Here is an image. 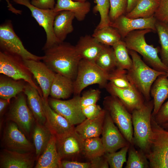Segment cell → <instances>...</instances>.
<instances>
[{
    "label": "cell",
    "mask_w": 168,
    "mask_h": 168,
    "mask_svg": "<svg viewBox=\"0 0 168 168\" xmlns=\"http://www.w3.org/2000/svg\"><path fill=\"white\" fill-rule=\"evenodd\" d=\"M109 81L119 88H127L132 86L127 76V70L117 68L109 74Z\"/></svg>",
    "instance_id": "40"
},
{
    "label": "cell",
    "mask_w": 168,
    "mask_h": 168,
    "mask_svg": "<svg viewBox=\"0 0 168 168\" xmlns=\"http://www.w3.org/2000/svg\"><path fill=\"white\" fill-rule=\"evenodd\" d=\"M73 93V81L61 74L56 73L50 88L49 95L51 98L66 99Z\"/></svg>",
    "instance_id": "27"
},
{
    "label": "cell",
    "mask_w": 168,
    "mask_h": 168,
    "mask_svg": "<svg viewBox=\"0 0 168 168\" xmlns=\"http://www.w3.org/2000/svg\"><path fill=\"white\" fill-rule=\"evenodd\" d=\"M24 92L26 96L28 105L35 122L45 125L46 119L42 102V96L36 88L28 83L26 84Z\"/></svg>",
    "instance_id": "22"
},
{
    "label": "cell",
    "mask_w": 168,
    "mask_h": 168,
    "mask_svg": "<svg viewBox=\"0 0 168 168\" xmlns=\"http://www.w3.org/2000/svg\"><path fill=\"white\" fill-rule=\"evenodd\" d=\"M15 3L27 7L31 15L38 24L44 29L46 34V43L42 48L44 51L60 42L55 36L53 30V23L58 12L53 9H41L31 4L30 0H12Z\"/></svg>",
    "instance_id": "10"
},
{
    "label": "cell",
    "mask_w": 168,
    "mask_h": 168,
    "mask_svg": "<svg viewBox=\"0 0 168 168\" xmlns=\"http://www.w3.org/2000/svg\"><path fill=\"white\" fill-rule=\"evenodd\" d=\"M10 103V100L0 98V114L2 115L6 107Z\"/></svg>",
    "instance_id": "49"
},
{
    "label": "cell",
    "mask_w": 168,
    "mask_h": 168,
    "mask_svg": "<svg viewBox=\"0 0 168 168\" xmlns=\"http://www.w3.org/2000/svg\"><path fill=\"white\" fill-rule=\"evenodd\" d=\"M42 98L46 119L45 125L52 134L57 138L73 132L74 125L52 109L43 96Z\"/></svg>",
    "instance_id": "18"
},
{
    "label": "cell",
    "mask_w": 168,
    "mask_h": 168,
    "mask_svg": "<svg viewBox=\"0 0 168 168\" xmlns=\"http://www.w3.org/2000/svg\"><path fill=\"white\" fill-rule=\"evenodd\" d=\"M80 95L74 96L67 100H62L52 98H48L50 107L56 112L75 125L83 122L86 118L84 115L80 104Z\"/></svg>",
    "instance_id": "13"
},
{
    "label": "cell",
    "mask_w": 168,
    "mask_h": 168,
    "mask_svg": "<svg viewBox=\"0 0 168 168\" xmlns=\"http://www.w3.org/2000/svg\"><path fill=\"white\" fill-rule=\"evenodd\" d=\"M156 20L154 16L148 18H129L122 15L111 22L110 26L116 29L124 38L130 32L138 30L149 29L156 31Z\"/></svg>",
    "instance_id": "17"
},
{
    "label": "cell",
    "mask_w": 168,
    "mask_h": 168,
    "mask_svg": "<svg viewBox=\"0 0 168 168\" xmlns=\"http://www.w3.org/2000/svg\"><path fill=\"white\" fill-rule=\"evenodd\" d=\"M154 107L153 100L146 101L140 108L131 113L133 144L144 153L148 145L151 132V119Z\"/></svg>",
    "instance_id": "5"
},
{
    "label": "cell",
    "mask_w": 168,
    "mask_h": 168,
    "mask_svg": "<svg viewBox=\"0 0 168 168\" xmlns=\"http://www.w3.org/2000/svg\"><path fill=\"white\" fill-rule=\"evenodd\" d=\"M105 111L101 139L105 153L112 152L129 145L130 143L115 125L108 112Z\"/></svg>",
    "instance_id": "14"
},
{
    "label": "cell",
    "mask_w": 168,
    "mask_h": 168,
    "mask_svg": "<svg viewBox=\"0 0 168 168\" xmlns=\"http://www.w3.org/2000/svg\"><path fill=\"white\" fill-rule=\"evenodd\" d=\"M74 18V13L67 10L58 12L56 16L53 30L55 36L60 42H63L67 35L73 31L72 22Z\"/></svg>",
    "instance_id": "24"
},
{
    "label": "cell",
    "mask_w": 168,
    "mask_h": 168,
    "mask_svg": "<svg viewBox=\"0 0 168 168\" xmlns=\"http://www.w3.org/2000/svg\"><path fill=\"white\" fill-rule=\"evenodd\" d=\"M0 47L1 51L19 56L23 59L42 60L43 56L34 55L24 47L14 31L10 21L0 26Z\"/></svg>",
    "instance_id": "9"
},
{
    "label": "cell",
    "mask_w": 168,
    "mask_h": 168,
    "mask_svg": "<svg viewBox=\"0 0 168 168\" xmlns=\"http://www.w3.org/2000/svg\"><path fill=\"white\" fill-rule=\"evenodd\" d=\"M75 1H84L86 0H73ZM96 5L94 10L99 12L100 16V21L96 28H101L110 26L111 21L109 17L110 7V0H95Z\"/></svg>",
    "instance_id": "38"
},
{
    "label": "cell",
    "mask_w": 168,
    "mask_h": 168,
    "mask_svg": "<svg viewBox=\"0 0 168 168\" xmlns=\"http://www.w3.org/2000/svg\"><path fill=\"white\" fill-rule=\"evenodd\" d=\"M160 0H138L135 6L125 16L129 18H148L154 16Z\"/></svg>",
    "instance_id": "31"
},
{
    "label": "cell",
    "mask_w": 168,
    "mask_h": 168,
    "mask_svg": "<svg viewBox=\"0 0 168 168\" xmlns=\"http://www.w3.org/2000/svg\"><path fill=\"white\" fill-rule=\"evenodd\" d=\"M52 135L50 130L45 125L36 122L33 128L32 138L35 155L37 159L46 148Z\"/></svg>",
    "instance_id": "29"
},
{
    "label": "cell",
    "mask_w": 168,
    "mask_h": 168,
    "mask_svg": "<svg viewBox=\"0 0 168 168\" xmlns=\"http://www.w3.org/2000/svg\"><path fill=\"white\" fill-rule=\"evenodd\" d=\"M133 61L131 68L127 70L128 79L132 86L144 96L146 101L151 99L150 89L157 77L166 72L156 70L148 66L136 52L128 50Z\"/></svg>",
    "instance_id": "2"
},
{
    "label": "cell",
    "mask_w": 168,
    "mask_h": 168,
    "mask_svg": "<svg viewBox=\"0 0 168 168\" xmlns=\"http://www.w3.org/2000/svg\"><path fill=\"white\" fill-rule=\"evenodd\" d=\"M35 159L33 152L21 153L4 149L0 153V168H32Z\"/></svg>",
    "instance_id": "19"
},
{
    "label": "cell",
    "mask_w": 168,
    "mask_h": 168,
    "mask_svg": "<svg viewBox=\"0 0 168 168\" xmlns=\"http://www.w3.org/2000/svg\"><path fill=\"white\" fill-rule=\"evenodd\" d=\"M109 17L111 22L126 13L127 0H110Z\"/></svg>",
    "instance_id": "41"
},
{
    "label": "cell",
    "mask_w": 168,
    "mask_h": 168,
    "mask_svg": "<svg viewBox=\"0 0 168 168\" xmlns=\"http://www.w3.org/2000/svg\"><path fill=\"white\" fill-rule=\"evenodd\" d=\"M44 52L42 60L44 63L56 73L74 81L81 59L75 46L62 42L53 45Z\"/></svg>",
    "instance_id": "1"
},
{
    "label": "cell",
    "mask_w": 168,
    "mask_h": 168,
    "mask_svg": "<svg viewBox=\"0 0 168 168\" xmlns=\"http://www.w3.org/2000/svg\"><path fill=\"white\" fill-rule=\"evenodd\" d=\"M0 73L16 80H24L36 88L42 95V91L33 79L32 74L20 57L1 51Z\"/></svg>",
    "instance_id": "8"
},
{
    "label": "cell",
    "mask_w": 168,
    "mask_h": 168,
    "mask_svg": "<svg viewBox=\"0 0 168 168\" xmlns=\"http://www.w3.org/2000/svg\"><path fill=\"white\" fill-rule=\"evenodd\" d=\"M166 75L168 77V70L166 72Z\"/></svg>",
    "instance_id": "53"
},
{
    "label": "cell",
    "mask_w": 168,
    "mask_h": 168,
    "mask_svg": "<svg viewBox=\"0 0 168 168\" xmlns=\"http://www.w3.org/2000/svg\"><path fill=\"white\" fill-rule=\"evenodd\" d=\"M127 6L126 13L130 12L134 7L138 0H127Z\"/></svg>",
    "instance_id": "50"
},
{
    "label": "cell",
    "mask_w": 168,
    "mask_h": 168,
    "mask_svg": "<svg viewBox=\"0 0 168 168\" xmlns=\"http://www.w3.org/2000/svg\"><path fill=\"white\" fill-rule=\"evenodd\" d=\"M105 113L104 109L97 117L92 119L86 118L75 128V133L83 140L99 137L101 134Z\"/></svg>",
    "instance_id": "21"
},
{
    "label": "cell",
    "mask_w": 168,
    "mask_h": 168,
    "mask_svg": "<svg viewBox=\"0 0 168 168\" xmlns=\"http://www.w3.org/2000/svg\"><path fill=\"white\" fill-rule=\"evenodd\" d=\"M105 88L111 95L118 98L131 114L141 108L146 100L142 94L132 86L127 88H119L108 83Z\"/></svg>",
    "instance_id": "16"
},
{
    "label": "cell",
    "mask_w": 168,
    "mask_h": 168,
    "mask_svg": "<svg viewBox=\"0 0 168 168\" xmlns=\"http://www.w3.org/2000/svg\"><path fill=\"white\" fill-rule=\"evenodd\" d=\"M82 109V112L86 118L90 119L97 117L104 110L96 104L88 105Z\"/></svg>",
    "instance_id": "44"
},
{
    "label": "cell",
    "mask_w": 168,
    "mask_h": 168,
    "mask_svg": "<svg viewBox=\"0 0 168 168\" xmlns=\"http://www.w3.org/2000/svg\"><path fill=\"white\" fill-rule=\"evenodd\" d=\"M95 62L101 69L109 73L117 68L116 60L112 47L104 45Z\"/></svg>",
    "instance_id": "33"
},
{
    "label": "cell",
    "mask_w": 168,
    "mask_h": 168,
    "mask_svg": "<svg viewBox=\"0 0 168 168\" xmlns=\"http://www.w3.org/2000/svg\"><path fill=\"white\" fill-rule=\"evenodd\" d=\"M25 65L39 84L44 100L48 101L51 85L56 73L43 62L23 59Z\"/></svg>",
    "instance_id": "15"
},
{
    "label": "cell",
    "mask_w": 168,
    "mask_h": 168,
    "mask_svg": "<svg viewBox=\"0 0 168 168\" xmlns=\"http://www.w3.org/2000/svg\"><path fill=\"white\" fill-rule=\"evenodd\" d=\"M155 27L161 45V59L168 68V24L156 20Z\"/></svg>",
    "instance_id": "37"
},
{
    "label": "cell",
    "mask_w": 168,
    "mask_h": 168,
    "mask_svg": "<svg viewBox=\"0 0 168 168\" xmlns=\"http://www.w3.org/2000/svg\"><path fill=\"white\" fill-rule=\"evenodd\" d=\"M128 157L125 168H149V162L145 153L137 149L133 144H130L128 151Z\"/></svg>",
    "instance_id": "36"
},
{
    "label": "cell",
    "mask_w": 168,
    "mask_h": 168,
    "mask_svg": "<svg viewBox=\"0 0 168 168\" xmlns=\"http://www.w3.org/2000/svg\"><path fill=\"white\" fill-rule=\"evenodd\" d=\"M152 31L149 29L132 31L124 38V41L128 50L134 51L141 55L150 67L157 71L166 72L168 68L158 55L160 49L149 44L146 42L145 35Z\"/></svg>",
    "instance_id": "4"
},
{
    "label": "cell",
    "mask_w": 168,
    "mask_h": 168,
    "mask_svg": "<svg viewBox=\"0 0 168 168\" xmlns=\"http://www.w3.org/2000/svg\"><path fill=\"white\" fill-rule=\"evenodd\" d=\"M61 168H91L90 162H80L77 161L62 160Z\"/></svg>",
    "instance_id": "46"
},
{
    "label": "cell",
    "mask_w": 168,
    "mask_h": 168,
    "mask_svg": "<svg viewBox=\"0 0 168 168\" xmlns=\"http://www.w3.org/2000/svg\"><path fill=\"white\" fill-rule=\"evenodd\" d=\"M36 0H31V1H35Z\"/></svg>",
    "instance_id": "54"
},
{
    "label": "cell",
    "mask_w": 168,
    "mask_h": 168,
    "mask_svg": "<svg viewBox=\"0 0 168 168\" xmlns=\"http://www.w3.org/2000/svg\"><path fill=\"white\" fill-rule=\"evenodd\" d=\"M105 153L101 138L98 137L83 140L82 154L89 160L103 155Z\"/></svg>",
    "instance_id": "35"
},
{
    "label": "cell",
    "mask_w": 168,
    "mask_h": 168,
    "mask_svg": "<svg viewBox=\"0 0 168 168\" xmlns=\"http://www.w3.org/2000/svg\"><path fill=\"white\" fill-rule=\"evenodd\" d=\"M154 16L157 21L168 24V0H160Z\"/></svg>",
    "instance_id": "43"
},
{
    "label": "cell",
    "mask_w": 168,
    "mask_h": 168,
    "mask_svg": "<svg viewBox=\"0 0 168 168\" xmlns=\"http://www.w3.org/2000/svg\"><path fill=\"white\" fill-rule=\"evenodd\" d=\"M104 45L92 36L86 35L81 36L75 46L81 59L95 62Z\"/></svg>",
    "instance_id": "23"
},
{
    "label": "cell",
    "mask_w": 168,
    "mask_h": 168,
    "mask_svg": "<svg viewBox=\"0 0 168 168\" xmlns=\"http://www.w3.org/2000/svg\"><path fill=\"white\" fill-rule=\"evenodd\" d=\"M16 123L9 120L4 128L2 138L5 149L21 153L34 152V145Z\"/></svg>",
    "instance_id": "12"
},
{
    "label": "cell",
    "mask_w": 168,
    "mask_h": 168,
    "mask_svg": "<svg viewBox=\"0 0 168 168\" xmlns=\"http://www.w3.org/2000/svg\"><path fill=\"white\" fill-rule=\"evenodd\" d=\"M129 145L122 148L117 152L105 153L104 155L110 168H122L124 163L127 161L126 155Z\"/></svg>",
    "instance_id": "39"
},
{
    "label": "cell",
    "mask_w": 168,
    "mask_h": 168,
    "mask_svg": "<svg viewBox=\"0 0 168 168\" xmlns=\"http://www.w3.org/2000/svg\"><path fill=\"white\" fill-rule=\"evenodd\" d=\"M22 92L15 98L7 114V119L16 123L21 130L29 136L35 121Z\"/></svg>",
    "instance_id": "11"
},
{
    "label": "cell",
    "mask_w": 168,
    "mask_h": 168,
    "mask_svg": "<svg viewBox=\"0 0 168 168\" xmlns=\"http://www.w3.org/2000/svg\"><path fill=\"white\" fill-rule=\"evenodd\" d=\"M91 168H108L109 166L104 154L90 160Z\"/></svg>",
    "instance_id": "47"
},
{
    "label": "cell",
    "mask_w": 168,
    "mask_h": 168,
    "mask_svg": "<svg viewBox=\"0 0 168 168\" xmlns=\"http://www.w3.org/2000/svg\"><path fill=\"white\" fill-rule=\"evenodd\" d=\"M62 159L56 146V138L52 135L46 148L38 159L35 168H61Z\"/></svg>",
    "instance_id": "25"
},
{
    "label": "cell",
    "mask_w": 168,
    "mask_h": 168,
    "mask_svg": "<svg viewBox=\"0 0 168 168\" xmlns=\"http://www.w3.org/2000/svg\"><path fill=\"white\" fill-rule=\"evenodd\" d=\"M23 80H16L7 76H0V98L10 100L24 91L26 84Z\"/></svg>",
    "instance_id": "30"
},
{
    "label": "cell",
    "mask_w": 168,
    "mask_h": 168,
    "mask_svg": "<svg viewBox=\"0 0 168 168\" xmlns=\"http://www.w3.org/2000/svg\"><path fill=\"white\" fill-rule=\"evenodd\" d=\"M153 116L156 122L160 125L168 122V100L162 104L157 114Z\"/></svg>",
    "instance_id": "45"
},
{
    "label": "cell",
    "mask_w": 168,
    "mask_h": 168,
    "mask_svg": "<svg viewBox=\"0 0 168 168\" xmlns=\"http://www.w3.org/2000/svg\"><path fill=\"white\" fill-rule=\"evenodd\" d=\"M150 93L154 104L152 115L155 116L168 98V78L166 74L157 77L152 86Z\"/></svg>",
    "instance_id": "26"
},
{
    "label": "cell",
    "mask_w": 168,
    "mask_h": 168,
    "mask_svg": "<svg viewBox=\"0 0 168 168\" xmlns=\"http://www.w3.org/2000/svg\"><path fill=\"white\" fill-rule=\"evenodd\" d=\"M6 1L7 2L8 5L7 7L9 11L15 14H21L22 11L21 10L16 9L13 7L9 2V0H6Z\"/></svg>",
    "instance_id": "51"
},
{
    "label": "cell",
    "mask_w": 168,
    "mask_h": 168,
    "mask_svg": "<svg viewBox=\"0 0 168 168\" xmlns=\"http://www.w3.org/2000/svg\"><path fill=\"white\" fill-rule=\"evenodd\" d=\"M92 36L101 44L111 47L122 38L118 31L110 26L96 28Z\"/></svg>",
    "instance_id": "32"
},
{
    "label": "cell",
    "mask_w": 168,
    "mask_h": 168,
    "mask_svg": "<svg viewBox=\"0 0 168 168\" xmlns=\"http://www.w3.org/2000/svg\"><path fill=\"white\" fill-rule=\"evenodd\" d=\"M151 132L144 152L150 168H168V130L157 124L152 115Z\"/></svg>",
    "instance_id": "3"
},
{
    "label": "cell",
    "mask_w": 168,
    "mask_h": 168,
    "mask_svg": "<svg viewBox=\"0 0 168 168\" xmlns=\"http://www.w3.org/2000/svg\"><path fill=\"white\" fill-rule=\"evenodd\" d=\"M160 125L165 129L168 130V122L164 124Z\"/></svg>",
    "instance_id": "52"
},
{
    "label": "cell",
    "mask_w": 168,
    "mask_h": 168,
    "mask_svg": "<svg viewBox=\"0 0 168 168\" xmlns=\"http://www.w3.org/2000/svg\"><path fill=\"white\" fill-rule=\"evenodd\" d=\"M30 2L35 7L44 9H54L55 5L54 0H36Z\"/></svg>",
    "instance_id": "48"
},
{
    "label": "cell",
    "mask_w": 168,
    "mask_h": 168,
    "mask_svg": "<svg viewBox=\"0 0 168 168\" xmlns=\"http://www.w3.org/2000/svg\"><path fill=\"white\" fill-rule=\"evenodd\" d=\"M56 138L57 150L62 160L82 153L83 140L74 131Z\"/></svg>",
    "instance_id": "20"
},
{
    "label": "cell",
    "mask_w": 168,
    "mask_h": 168,
    "mask_svg": "<svg viewBox=\"0 0 168 168\" xmlns=\"http://www.w3.org/2000/svg\"><path fill=\"white\" fill-rule=\"evenodd\" d=\"M91 4L88 2L73 0H57L54 10L58 12L63 10L73 12L75 18L79 21H82L90 10Z\"/></svg>",
    "instance_id": "28"
},
{
    "label": "cell",
    "mask_w": 168,
    "mask_h": 168,
    "mask_svg": "<svg viewBox=\"0 0 168 168\" xmlns=\"http://www.w3.org/2000/svg\"><path fill=\"white\" fill-rule=\"evenodd\" d=\"M109 74L95 62L81 59L73 81L74 95H80L84 88L93 84H97L101 88H105L109 81Z\"/></svg>",
    "instance_id": "6"
},
{
    "label": "cell",
    "mask_w": 168,
    "mask_h": 168,
    "mask_svg": "<svg viewBox=\"0 0 168 168\" xmlns=\"http://www.w3.org/2000/svg\"><path fill=\"white\" fill-rule=\"evenodd\" d=\"M112 47L116 60L117 68L128 70L133 65L128 50L124 41L122 40L115 44Z\"/></svg>",
    "instance_id": "34"
},
{
    "label": "cell",
    "mask_w": 168,
    "mask_h": 168,
    "mask_svg": "<svg viewBox=\"0 0 168 168\" xmlns=\"http://www.w3.org/2000/svg\"><path fill=\"white\" fill-rule=\"evenodd\" d=\"M100 93L99 90L95 89H90L83 93L80 100L82 108L96 104L99 99Z\"/></svg>",
    "instance_id": "42"
},
{
    "label": "cell",
    "mask_w": 168,
    "mask_h": 168,
    "mask_svg": "<svg viewBox=\"0 0 168 168\" xmlns=\"http://www.w3.org/2000/svg\"><path fill=\"white\" fill-rule=\"evenodd\" d=\"M105 109L130 144H133L132 114L117 97L112 95L104 99Z\"/></svg>",
    "instance_id": "7"
}]
</instances>
